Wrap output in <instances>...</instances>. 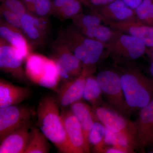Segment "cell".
Returning a JSON list of instances; mask_svg holds the SVG:
<instances>
[{"mask_svg": "<svg viewBox=\"0 0 153 153\" xmlns=\"http://www.w3.org/2000/svg\"><path fill=\"white\" fill-rule=\"evenodd\" d=\"M57 99L46 97L39 102L37 109L39 128L47 138L64 153H74L66 134Z\"/></svg>", "mask_w": 153, "mask_h": 153, "instance_id": "1", "label": "cell"}, {"mask_svg": "<svg viewBox=\"0 0 153 153\" xmlns=\"http://www.w3.org/2000/svg\"><path fill=\"white\" fill-rule=\"evenodd\" d=\"M60 38L81 61L83 71L91 75V68L98 62L103 53V43L88 38L77 28L72 26L63 30Z\"/></svg>", "mask_w": 153, "mask_h": 153, "instance_id": "2", "label": "cell"}, {"mask_svg": "<svg viewBox=\"0 0 153 153\" xmlns=\"http://www.w3.org/2000/svg\"><path fill=\"white\" fill-rule=\"evenodd\" d=\"M120 77L128 115L152 101L153 78L136 69L126 71Z\"/></svg>", "mask_w": 153, "mask_h": 153, "instance_id": "3", "label": "cell"}, {"mask_svg": "<svg viewBox=\"0 0 153 153\" xmlns=\"http://www.w3.org/2000/svg\"><path fill=\"white\" fill-rule=\"evenodd\" d=\"M97 120L107 128L125 137L133 146L138 148L136 128L134 122L125 117L124 115L113 108L101 105L92 108Z\"/></svg>", "mask_w": 153, "mask_h": 153, "instance_id": "4", "label": "cell"}, {"mask_svg": "<svg viewBox=\"0 0 153 153\" xmlns=\"http://www.w3.org/2000/svg\"><path fill=\"white\" fill-rule=\"evenodd\" d=\"M96 77L102 93L113 108L122 114L128 115L120 75L107 70L100 71Z\"/></svg>", "mask_w": 153, "mask_h": 153, "instance_id": "5", "label": "cell"}, {"mask_svg": "<svg viewBox=\"0 0 153 153\" xmlns=\"http://www.w3.org/2000/svg\"><path fill=\"white\" fill-rule=\"evenodd\" d=\"M52 49L60 79L65 82L82 74L83 66L81 61L60 38L53 45Z\"/></svg>", "mask_w": 153, "mask_h": 153, "instance_id": "6", "label": "cell"}, {"mask_svg": "<svg viewBox=\"0 0 153 153\" xmlns=\"http://www.w3.org/2000/svg\"><path fill=\"white\" fill-rule=\"evenodd\" d=\"M33 114L25 107L12 105L0 108V141L31 122Z\"/></svg>", "mask_w": 153, "mask_h": 153, "instance_id": "7", "label": "cell"}, {"mask_svg": "<svg viewBox=\"0 0 153 153\" xmlns=\"http://www.w3.org/2000/svg\"><path fill=\"white\" fill-rule=\"evenodd\" d=\"M15 47L1 38L0 68L1 70L10 73L18 79L23 80L26 76L22 68L25 60Z\"/></svg>", "mask_w": 153, "mask_h": 153, "instance_id": "8", "label": "cell"}, {"mask_svg": "<svg viewBox=\"0 0 153 153\" xmlns=\"http://www.w3.org/2000/svg\"><path fill=\"white\" fill-rule=\"evenodd\" d=\"M44 18L37 16L30 12L21 18L22 32L28 43L30 42L33 46H39L43 44L47 35L49 25Z\"/></svg>", "mask_w": 153, "mask_h": 153, "instance_id": "9", "label": "cell"}, {"mask_svg": "<svg viewBox=\"0 0 153 153\" xmlns=\"http://www.w3.org/2000/svg\"><path fill=\"white\" fill-rule=\"evenodd\" d=\"M61 116L68 141L74 153H90L85 144L83 131L80 123L71 110L62 109Z\"/></svg>", "mask_w": 153, "mask_h": 153, "instance_id": "10", "label": "cell"}, {"mask_svg": "<svg viewBox=\"0 0 153 153\" xmlns=\"http://www.w3.org/2000/svg\"><path fill=\"white\" fill-rule=\"evenodd\" d=\"M134 123L139 149L143 152L146 149L153 146V100L140 109L138 117Z\"/></svg>", "mask_w": 153, "mask_h": 153, "instance_id": "11", "label": "cell"}, {"mask_svg": "<svg viewBox=\"0 0 153 153\" xmlns=\"http://www.w3.org/2000/svg\"><path fill=\"white\" fill-rule=\"evenodd\" d=\"M114 30L136 37L146 47L153 48V27L131 19L121 22H114L102 19Z\"/></svg>", "mask_w": 153, "mask_h": 153, "instance_id": "12", "label": "cell"}, {"mask_svg": "<svg viewBox=\"0 0 153 153\" xmlns=\"http://www.w3.org/2000/svg\"><path fill=\"white\" fill-rule=\"evenodd\" d=\"M88 75L83 71L80 76L65 82L59 91L57 99L59 105L66 107L83 98L85 79Z\"/></svg>", "mask_w": 153, "mask_h": 153, "instance_id": "13", "label": "cell"}, {"mask_svg": "<svg viewBox=\"0 0 153 153\" xmlns=\"http://www.w3.org/2000/svg\"><path fill=\"white\" fill-rule=\"evenodd\" d=\"M114 54L131 59H138L146 52V46L139 39L129 35H123L113 43Z\"/></svg>", "mask_w": 153, "mask_h": 153, "instance_id": "14", "label": "cell"}, {"mask_svg": "<svg viewBox=\"0 0 153 153\" xmlns=\"http://www.w3.org/2000/svg\"><path fill=\"white\" fill-rule=\"evenodd\" d=\"M31 122L12 133L1 142L0 153H25Z\"/></svg>", "mask_w": 153, "mask_h": 153, "instance_id": "15", "label": "cell"}, {"mask_svg": "<svg viewBox=\"0 0 153 153\" xmlns=\"http://www.w3.org/2000/svg\"><path fill=\"white\" fill-rule=\"evenodd\" d=\"M30 95L28 88L0 80V108L17 105L29 98Z\"/></svg>", "mask_w": 153, "mask_h": 153, "instance_id": "16", "label": "cell"}, {"mask_svg": "<svg viewBox=\"0 0 153 153\" xmlns=\"http://www.w3.org/2000/svg\"><path fill=\"white\" fill-rule=\"evenodd\" d=\"M1 38L7 41L18 50L25 59L30 55L28 42L23 32L1 20Z\"/></svg>", "mask_w": 153, "mask_h": 153, "instance_id": "17", "label": "cell"}, {"mask_svg": "<svg viewBox=\"0 0 153 153\" xmlns=\"http://www.w3.org/2000/svg\"><path fill=\"white\" fill-rule=\"evenodd\" d=\"M70 110L80 123L84 134L86 146L90 151L88 136L96 120L93 110L88 105L81 100L71 105Z\"/></svg>", "mask_w": 153, "mask_h": 153, "instance_id": "18", "label": "cell"}, {"mask_svg": "<svg viewBox=\"0 0 153 153\" xmlns=\"http://www.w3.org/2000/svg\"><path fill=\"white\" fill-rule=\"evenodd\" d=\"M48 59L47 57L37 54H30L26 59L25 74L33 83L38 85L44 76Z\"/></svg>", "mask_w": 153, "mask_h": 153, "instance_id": "19", "label": "cell"}, {"mask_svg": "<svg viewBox=\"0 0 153 153\" xmlns=\"http://www.w3.org/2000/svg\"><path fill=\"white\" fill-rule=\"evenodd\" d=\"M100 16L103 19H111L116 22L126 21L133 18V10L129 7L122 0H115L112 2L105 5L100 10Z\"/></svg>", "mask_w": 153, "mask_h": 153, "instance_id": "20", "label": "cell"}, {"mask_svg": "<svg viewBox=\"0 0 153 153\" xmlns=\"http://www.w3.org/2000/svg\"><path fill=\"white\" fill-rule=\"evenodd\" d=\"M48 140L40 129L31 128L25 153L49 152L50 147Z\"/></svg>", "mask_w": 153, "mask_h": 153, "instance_id": "21", "label": "cell"}, {"mask_svg": "<svg viewBox=\"0 0 153 153\" xmlns=\"http://www.w3.org/2000/svg\"><path fill=\"white\" fill-rule=\"evenodd\" d=\"M102 92L96 77L88 75L85 79L83 98L91 105L92 108L101 105Z\"/></svg>", "mask_w": 153, "mask_h": 153, "instance_id": "22", "label": "cell"}, {"mask_svg": "<svg viewBox=\"0 0 153 153\" xmlns=\"http://www.w3.org/2000/svg\"><path fill=\"white\" fill-rule=\"evenodd\" d=\"M60 79L56 62L53 59L48 58L46 71L38 85L53 90H56Z\"/></svg>", "mask_w": 153, "mask_h": 153, "instance_id": "23", "label": "cell"}, {"mask_svg": "<svg viewBox=\"0 0 153 153\" xmlns=\"http://www.w3.org/2000/svg\"><path fill=\"white\" fill-rule=\"evenodd\" d=\"M105 131V126L96 120L88 136L90 148L92 147L94 152L101 153L105 146L104 143Z\"/></svg>", "mask_w": 153, "mask_h": 153, "instance_id": "24", "label": "cell"}, {"mask_svg": "<svg viewBox=\"0 0 153 153\" xmlns=\"http://www.w3.org/2000/svg\"><path fill=\"white\" fill-rule=\"evenodd\" d=\"M82 33L88 38L95 39L102 43L111 40L115 35L109 28L102 25L85 30Z\"/></svg>", "mask_w": 153, "mask_h": 153, "instance_id": "25", "label": "cell"}, {"mask_svg": "<svg viewBox=\"0 0 153 153\" xmlns=\"http://www.w3.org/2000/svg\"><path fill=\"white\" fill-rule=\"evenodd\" d=\"M135 10V14L140 21L153 27L152 0H143L142 2Z\"/></svg>", "mask_w": 153, "mask_h": 153, "instance_id": "26", "label": "cell"}, {"mask_svg": "<svg viewBox=\"0 0 153 153\" xmlns=\"http://www.w3.org/2000/svg\"><path fill=\"white\" fill-rule=\"evenodd\" d=\"M73 19L74 23L78 28L80 29L81 32L101 25L102 20L101 17L97 15H87L82 16H77Z\"/></svg>", "mask_w": 153, "mask_h": 153, "instance_id": "27", "label": "cell"}, {"mask_svg": "<svg viewBox=\"0 0 153 153\" xmlns=\"http://www.w3.org/2000/svg\"><path fill=\"white\" fill-rule=\"evenodd\" d=\"M82 9L80 0H76L75 1L67 5L56 13V15L63 19H68L74 18L79 15Z\"/></svg>", "mask_w": 153, "mask_h": 153, "instance_id": "28", "label": "cell"}, {"mask_svg": "<svg viewBox=\"0 0 153 153\" xmlns=\"http://www.w3.org/2000/svg\"><path fill=\"white\" fill-rule=\"evenodd\" d=\"M2 6L22 18L27 13V9L21 0H4Z\"/></svg>", "mask_w": 153, "mask_h": 153, "instance_id": "29", "label": "cell"}, {"mask_svg": "<svg viewBox=\"0 0 153 153\" xmlns=\"http://www.w3.org/2000/svg\"><path fill=\"white\" fill-rule=\"evenodd\" d=\"M1 14L3 21L12 27L22 31L21 18L19 16L2 6L1 7Z\"/></svg>", "mask_w": 153, "mask_h": 153, "instance_id": "30", "label": "cell"}, {"mask_svg": "<svg viewBox=\"0 0 153 153\" xmlns=\"http://www.w3.org/2000/svg\"><path fill=\"white\" fill-rule=\"evenodd\" d=\"M52 2L50 0H41L35 5L33 14L38 17H45L52 13Z\"/></svg>", "mask_w": 153, "mask_h": 153, "instance_id": "31", "label": "cell"}, {"mask_svg": "<svg viewBox=\"0 0 153 153\" xmlns=\"http://www.w3.org/2000/svg\"><path fill=\"white\" fill-rule=\"evenodd\" d=\"M76 0H54L52 3V13L56 14L60 9Z\"/></svg>", "mask_w": 153, "mask_h": 153, "instance_id": "32", "label": "cell"}, {"mask_svg": "<svg viewBox=\"0 0 153 153\" xmlns=\"http://www.w3.org/2000/svg\"><path fill=\"white\" fill-rule=\"evenodd\" d=\"M29 12L33 13L35 5L41 0H21Z\"/></svg>", "mask_w": 153, "mask_h": 153, "instance_id": "33", "label": "cell"}, {"mask_svg": "<svg viewBox=\"0 0 153 153\" xmlns=\"http://www.w3.org/2000/svg\"><path fill=\"white\" fill-rule=\"evenodd\" d=\"M127 6L132 10L136 9L142 2L143 0H122Z\"/></svg>", "mask_w": 153, "mask_h": 153, "instance_id": "34", "label": "cell"}, {"mask_svg": "<svg viewBox=\"0 0 153 153\" xmlns=\"http://www.w3.org/2000/svg\"><path fill=\"white\" fill-rule=\"evenodd\" d=\"M115 0H88L89 3L94 6H105L112 2Z\"/></svg>", "mask_w": 153, "mask_h": 153, "instance_id": "35", "label": "cell"}, {"mask_svg": "<svg viewBox=\"0 0 153 153\" xmlns=\"http://www.w3.org/2000/svg\"><path fill=\"white\" fill-rule=\"evenodd\" d=\"M150 71L151 74H152V76L153 77V60L151 65Z\"/></svg>", "mask_w": 153, "mask_h": 153, "instance_id": "36", "label": "cell"}, {"mask_svg": "<svg viewBox=\"0 0 153 153\" xmlns=\"http://www.w3.org/2000/svg\"><path fill=\"white\" fill-rule=\"evenodd\" d=\"M151 57H152V58L153 60V49H152V52H151Z\"/></svg>", "mask_w": 153, "mask_h": 153, "instance_id": "37", "label": "cell"}]
</instances>
